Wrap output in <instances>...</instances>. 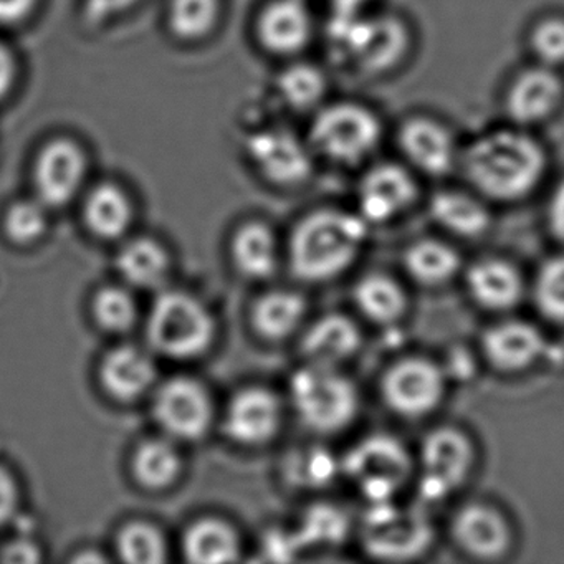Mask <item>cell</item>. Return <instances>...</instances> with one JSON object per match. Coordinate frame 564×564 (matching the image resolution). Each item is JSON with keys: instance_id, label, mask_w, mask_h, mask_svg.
Listing matches in <instances>:
<instances>
[{"instance_id": "obj_47", "label": "cell", "mask_w": 564, "mask_h": 564, "mask_svg": "<svg viewBox=\"0 0 564 564\" xmlns=\"http://www.w3.org/2000/svg\"><path fill=\"white\" fill-rule=\"evenodd\" d=\"M77 561H85V563H90V561H95V563H98V561H104V557L100 556V554H82V556L77 557Z\"/></svg>"}, {"instance_id": "obj_27", "label": "cell", "mask_w": 564, "mask_h": 564, "mask_svg": "<svg viewBox=\"0 0 564 564\" xmlns=\"http://www.w3.org/2000/svg\"><path fill=\"white\" fill-rule=\"evenodd\" d=\"M467 286L478 305L494 312L513 308L523 295L520 273L510 263L498 259L475 263L468 270Z\"/></svg>"}, {"instance_id": "obj_44", "label": "cell", "mask_w": 564, "mask_h": 564, "mask_svg": "<svg viewBox=\"0 0 564 564\" xmlns=\"http://www.w3.org/2000/svg\"><path fill=\"white\" fill-rule=\"evenodd\" d=\"M19 487L14 477L6 468L0 467V527L9 523L18 513Z\"/></svg>"}, {"instance_id": "obj_18", "label": "cell", "mask_w": 564, "mask_h": 564, "mask_svg": "<svg viewBox=\"0 0 564 564\" xmlns=\"http://www.w3.org/2000/svg\"><path fill=\"white\" fill-rule=\"evenodd\" d=\"M282 424V405L275 394L262 388L240 391L230 401L226 414V432L242 445L267 444Z\"/></svg>"}, {"instance_id": "obj_13", "label": "cell", "mask_w": 564, "mask_h": 564, "mask_svg": "<svg viewBox=\"0 0 564 564\" xmlns=\"http://www.w3.org/2000/svg\"><path fill=\"white\" fill-rule=\"evenodd\" d=\"M346 470L372 503L389 501L408 480L411 458L395 438H366L346 458Z\"/></svg>"}, {"instance_id": "obj_23", "label": "cell", "mask_w": 564, "mask_h": 564, "mask_svg": "<svg viewBox=\"0 0 564 564\" xmlns=\"http://www.w3.org/2000/svg\"><path fill=\"white\" fill-rule=\"evenodd\" d=\"M429 214L442 229L465 239L484 236L491 224L487 200L468 186L444 187L432 194Z\"/></svg>"}, {"instance_id": "obj_22", "label": "cell", "mask_w": 564, "mask_h": 564, "mask_svg": "<svg viewBox=\"0 0 564 564\" xmlns=\"http://www.w3.org/2000/svg\"><path fill=\"white\" fill-rule=\"evenodd\" d=\"M455 541L465 553L495 560L510 546V528L498 511L485 505H468L454 520Z\"/></svg>"}, {"instance_id": "obj_37", "label": "cell", "mask_w": 564, "mask_h": 564, "mask_svg": "<svg viewBox=\"0 0 564 564\" xmlns=\"http://www.w3.org/2000/svg\"><path fill=\"white\" fill-rule=\"evenodd\" d=\"M117 547L121 560L130 564H161L167 554L161 531L143 521L124 527L118 534Z\"/></svg>"}, {"instance_id": "obj_39", "label": "cell", "mask_w": 564, "mask_h": 564, "mask_svg": "<svg viewBox=\"0 0 564 564\" xmlns=\"http://www.w3.org/2000/svg\"><path fill=\"white\" fill-rule=\"evenodd\" d=\"M534 300L547 319L564 323V256L541 267L534 283Z\"/></svg>"}, {"instance_id": "obj_11", "label": "cell", "mask_w": 564, "mask_h": 564, "mask_svg": "<svg viewBox=\"0 0 564 564\" xmlns=\"http://www.w3.org/2000/svg\"><path fill=\"white\" fill-rule=\"evenodd\" d=\"M421 177L401 160L376 158L359 177L358 214L366 224H386L404 216L417 203Z\"/></svg>"}, {"instance_id": "obj_5", "label": "cell", "mask_w": 564, "mask_h": 564, "mask_svg": "<svg viewBox=\"0 0 564 564\" xmlns=\"http://www.w3.org/2000/svg\"><path fill=\"white\" fill-rule=\"evenodd\" d=\"M464 141L452 121L425 110L409 111L389 131L395 158L421 180H445L457 174Z\"/></svg>"}, {"instance_id": "obj_32", "label": "cell", "mask_w": 564, "mask_h": 564, "mask_svg": "<svg viewBox=\"0 0 564 564\" xmlns=\"http://www.w3.org/2000/svg\"><path fill=\"white\" fill-rule=\"evenodd\" d=\"M305 316V302L293 292H270L253 306L252 322L260 336L267 339L289 338L299 329Z\"/></svg>"}, {"instance_id": "obj_33", "label": "cell", "mask_w": 564, "mask_h": 564, "mask_svg": "<svg viewBox=\"0 0 564 564\" xmlns=\"http://www.w3.org/2000/svg\"><path fill=\"white\" fill-rule=\"evenodd\" d=\"M404 267L411 279L421 285L438 286L454 279L460 259L447 243L425 239L409 247Z\"/></svg>"}, {"instance_id": "obj_21", "label": "cell", "mask_w": 564, "mask_h": 564, "mask_svg": "<svg viewBox=\"0 0 564 564\" xmlns=\"http://www.w3.org/2000/svg\"><path fill=\"white\" fill-rule=\"evenodd\" d=\"M84 220L94 236L105 240L123 237L134 219L130 193L118 181L105 180L88 184L82 194Z\"/></svg>"}, {"instance_id": "obj_17", "label": "cell", "mask_w": 564, "mask_h": 564, "mask_svg": "<svg viewBox=\"0 0 564 564\" xmlns=\"http://www.w3.org/2000/svg\"><path fill=\"white\" fill-rule=\"evenodd\" d=\"M366 546L378 557L404 560L422 553L431 541V527L417 510H402L389 501L375 503L366 520Z\"/></svg>"}, {"instance_id": "obj_24", "label": "cell", "mask_w": 564, "mask_h": 564, "mask_svg": "<svg viewBox=\"0 0 564 564\" xmlns=\"http://www.w3.org/2000/svg\"><path fill=\"white\" fill-rule=\"evenodd\" d=\"M156 379V368L147 352L134 346L111 349L100 366L105 391L118 401L131 402L143 398Z\"/></svg>"}, {"instance_id": "obj_30", "label": "cell", "mask_w": 564, "mask_h": 564, "mask_svg": "<svg viewBox=\"0 0 564 564\" xmlns=\"http://www.w3.org/2000/svg\"><path fill=\"white\" fill-rule=\"evenodd\" d=\"M118 270L123 279L138 289H156L163 285L170 273V257L156 240H131L121 249L117 260Z\"/></svg>"}, {"instance_id": "obj_3", "label": "cell", "mask_w": 564, "mask_h": 564, "mask_svg": "<svg viewBox=\"0 0 564 564\" xmlns=\"http://www.w3.org/2000/svg\"><path fill=\"white\" fill-rule=\"evenodd\" d=\"M348 15L343 54L356 75L388 80L408 67L417 51V31L408 15L379 6Z\"/></svg>"}, {"instance_id": "obj_41", "label": "cell", "mask_w": 564, "mask_h": 564, "mask_svg": "<svg viewBox=\"0 0 564 564\" xmlns=\"http://www.w3.org/2000/svg\"><path fill=\"white\" fill-rule=\"evenodd\" d=\"M21 57H19L14 45L0 35V107L14 97L19 85H21Z\"/></svg>"}, {"instance_id": "obj_26", "label": "cell", "mask_w": 564, "mask_h": 564, "mask_svg": "<svg viewBox=\"0 0 564 564\" xmlns=\"http://www.w3.org/2000/svg\"><path fill=\"white\" fill-rule=\"evenodd\" d=\"M361 345V335L351 319L341 315L323 316L303 336L302 351L310 365L338 368Z\"/></svg>"}, {"instance_id": "obj_16", "label": "cell", "mask_w": 564, "mask_h": 564, "mask_svg": "<svg viewBox=\"0 0 564 564\" xmlns=\"http://www.w3.org/2000/svg\"><path fill=\"white\" fill-rule=\"evenodd\" d=\"M445 376L427 359L399 361L382 379V395L389 408L402 417L429 414L444 398Z\"/></svg>"}, {"instance_id": "obj_46", "label": "cell", "mask_w": 564, "mask_h": 564, "mask_svg": "<svg viewBox=\"0 0 564 564\" xmlns=\"http://www.w3.org/2000/svg\"><path fill=\"white\" fill-rule=\"evenodd\" d=\"M379 0H335L336 8L345 14H355V12L366 11L375 8Z\"/></svg>"}, {"instance_id": "obj_31", "label": "cell", "mask_w": 564, "mask_h": 564, "mask_svg": "<svg viewBox=\"0 0 564 564\" xmlns=\"http://www.w3.org/2000/svg\"><path fill=\"white\" fill-rule=\"evenodd\" d=\"M527 61L564 72V11L547 9L530 19L523 32Z\"/></svg>"}, {"instance_id": "obj_2", "label": "cell", "mask_w": 564, "mask_h": 564, "mask_svg": "<svg viewBox=\"0 0 564 564\" xmlns=\"http://www.w3.org/2000/svg\"><path fill=\"white\" fill-rule=\"evenodd\" d=\"M382 111L362 98H329L308 117L305 137L316 161L338 170H359L381 156L389 143Z\"/></svg>"}, {"instance_id": "obj_29", "label": "cell", "mask_w": 564, "mask_h": 564, "mask_svg": "<svg viewBox=\"0 0 564 564\" xmlns=\"http://www.w3.org/2000/svg\"><path fill=\"white\" fill-rule=\"evenodd\" d=\"M184 553L191 563H234L239 560V536L226 521L206 518L194 523L184 534Z\"/></svg>"}, {"instance_id": "obj_45", "label": "cell", "mask_w": 564, "mask_h": 564, "mask_svg": "<svg viewBox=\"0 0 564 564\" xmlns=\"http://www.w3.org/2000/svg\"><path fill=\"white\" fill-rule=\"evenodd\" d=\"M41 560V550L29 541H14L2 551V561L6 563L32 564Z\"/></svg>"}, {"instance_id": "obj_7", "label": "cell", "mask_w": 564, "mask_h": 564, "mask_svg": "<svg viewBox=\"0 0 564 564\" xmlns=\"http://www.w3.org/2000/svg\"><path fill=\"white\" fill-rule=\"evenodd\" d=\"M90 174L91 153L87 144L70 133L52 134L32 156V196L51 210L62 209L87 191Z\"/></svg>"}, {"instance_id": "obj_20", "label": "cell", "mask_w": 564, "mask_h": 564, "mask_svg": "<svg viewBox=\"0 0 564 564\" xmlns=\"http://www.w3.org/2000/svg\"><path fill=\"white\" fill-rule=\"evenodd\" d=\"M481 348L495 368L517 372L538 361L546 349V341L540 329L530 323L511 319L488 328L481 339Z\"/></svg>"}, {"instance_id": "obj_8", "label": "cell", "mask_w": 564, "mask_h": 564, "mask_svg": "<svg viewBox=\"0 0 564 564\" xmlns=\"http://www.w3.org/2000/svg\"><path fill=\"white\" fill-rule=\"evenodd\" d=\"M214 336L216 323L209 310L187 293H164L151 310L148 339L161 355L196 358L210 348Z\"/></svg>"}, {"instance_id": "obj_28", "label": "cell", "mask_w": 564, "mask_h": 564, "mask_svg": "<svg viewBox=\"0 0 564 564\" xmlns=\"http://www.w3.org/2000/svg\"><path fill=\"white\" fill-rule=\"evenodd\" d=\"M232 259L247 279L263 280L273 275L279 263L275 234L262 223L243 224L234 236Z\"/></svg>"}, {"instance_id": "obj_1", "label": "cell", "mask_w": 564, "mask_h": 564, "mask_svg": "<svg viewBox=\"0 0 564 564\" xmlns=\"http://www.w3.org/2000/svg\"><path fill=\"white\" fill-rule=\"evenodd\" d=\"M551 166L543 134L500 120L465 138L457 174L487 203L513 204L536 193Z\"/></svg>"}, {"instance_id": "obj_43", "label": "cell", "mask_w": 564, "mask_h": 564, "mask_svg": "<svg viewBox=\"0 0 564 564\" xmlns=\"http://www.w3.org/2000/svg\"><path fill=\"white\" fill-rule=\"evenodd\" d=\"M546 220L551 234L564 243V176L551 187L546 203Z\"/></svg>"}, {"instance_id": "obj_15", "label": "cell", "mask_w": 564, "mask_h": 564, "mask_svg": "<svg viewBox=\"0 0 564 564\" xmlns=\"http://www.w3.org/2000/svg\"><path fill=\"white\" fill-rule=\"evenodd\" d=\"M153 412L161 429L180 441L204 437L213 422L209 394L191 378L164 382L154 395Z\"/></svg>"}, {"instance_id": "obj_25", "label": "cell", "mask_w": 564, "mask_h": 564, "mask_svg": "<svg viewBox=\"0 0 564 564\" xmlns=\"http://www.w3.org/2000/svg\"><path fill=\"white\" fill-rule=\"evenodd\" d=\"M226 18V0H166L164 29L177 44L194 47L210 41Z\"/></svg>"}, {"instance_id": "obj_12", "label": "cell", "mask_w": 564, "mask_h": 564, "mask_svg": "<svg viewBox=\"0 0 564 564\" xmlns=\"http://www.w3.org/2000/svg\"><path fill=\"white\" fill-rule=\"evenodd\" d=\"M252 37L260 52L290 62L305 57L316 37V21L305 0H265L257 9Z\"/></svg>"}, {"instance_id": "obj_6", "label": "cell", "mask_w": 564, "mask_h": 564, "mask_svg": "<svg viewBox=\"0 0 564 564\" xmlns=\"http://www.w3.org/2000/svg\"><path fill=\"white\" fill-rule=\"evenodd\" d=\"M501 120L543 133L564 113V72L527 61L508 74L498 97Z\"/></svg>"}, {"instance_id": "obj_38", "label": "cell", "mask_w": 564, "mask_h": 564, "mask_svg": "<svg viewBox=\"0 0 564 564\" xmlns=\"http://www.w3.org/2000/svg\"><path fill=\"white\" fill-rule=\"evenodd\" d=\"M94 316L107 332L124 333L137 323V302L127 290L105 289L95 296Z\"/></svg>"}, {"instance_id": "obj_19", "label": "cell", "mask_w": 564, "mask_h": 564, "mask_svg": "<svg viewBox=\"0 0 564 564\" xmlns=\"http://www.w3.org/2000/svg\"><path fill=\"white\" fill-rule=\"evenodd\" d=\"M273 91L289 113L312 117L332 98V78L322 65L300 57L283 64Z\"/></svg>"}, {"instance_id": "obj_34", "label": "cell", "mask_w": 564, "mask_h": 564, "mask_svg": "<svg viewBox=\"0 0 564 564\" xmlns=\"http://www.w3.org/2000/svg\"><path fill=\"white\" fill-rule=\"evenodd\" d=\"M183 460L180 452L164 438L143 442L133 457V474L148 490H164L180 478Z\"/></svg>"}, {"instance_id": "obj_9", "label": "cell", "mask_w": 564, "mask_h": 564, "mask_svg": "<svg viewBox=\"0 0 564 564\" xmlns=\"http://www.w3.org/2000/svg\"><path fill=\"white\" fill-rule=\"evenodd\" d=\"M292 402L303 424L333 434L351 424L358 411V392L338 368L308 362L293 376Z\"/></svg>"}, {"instance_id": "obj_36", "label": "cell", "mask_w": 564, "mask_h": 564, "mask_svg": "<svg viewBox=\"0 0 564 564\" xmlns=\"http://www.w3.org/2000/svg\"><path fill=\"white\" fill-rule=\"evenodd\" d=\"M48 210L35 196L14 200L4 213L6 236L19 246L37 242L47 232Z\"/></svg>"}, {"instance_id": "obj_14", "label": "cell", "mask_w": 564, "mask_h": 564, "mask_svg": "<svg viewBox=\"0 0 564 564\" xmlns=\"http://www.w3.org/2000/svg\"><path fill=\"white\" fill-rule=\"evenodd\" d=\"M474 448L455 429H437L425 437L421 451V491L429 500H441L460 487L470 474Z\"/></svg>"}, {"instance_id": "obj_35", "label": "cell", "mask_w": 564, "mask_h": 564, "mask_svg": "<svg viewBox=\"0 0 564 564\" xmlns=\"http://www.w3.org/2000/svg\"><path fill=\"white\" fill-rule=\"evenodd\" d=\"M355 302L366 318L379 325L398 322L408 305L401 286L381 273H372L359 280L355 289Z\"/></svg>"}, {"instance_id": "obj_4", "label": "cell", "mask_w": 564, "mask_h": 564, "mask_svg": "<svg viewBox=\"0 0 564 564\" xmlns=\"http://www.w3.org/2000/svg\"><path fill=\"white\" fill-rule=\"evenodd\" d=\"M368 224L358 213L319 209L300 220L290 240V265L299 279L325 282L345 272L366 240Z\"/></svg>"}, {"instance_id": "obj_40", "label": "cell", "mask_w": 564, "mask_h": 564, "mask_svg": "<svg viewBox=\"0 0 564 564\" xmlns=\"http://www.w3.org/2000/svg\"><path fill=\"white\" fill-rule=\"evenodd\" d=\"M144 0H80L82 21L91 29H104L137 11Z\"/></svg>"}, {"instance_id": "obj_42", "label": "cell", "mask_w": 564, "mask_h": 564, "mask_svg": "<svg viewBox=\"0 0 564 564\" xmlns=\"http://www.w3.org/2000/svg\"><path fill=\"white\" fill-rule=\"evenodd\" d=\"M42 0H0V31L29 24L41 9Z\"/></svg>"}, {"instance_id": "obj_10", "label": "cell", "mask_w": 564, "mask_h": 564, "mask_svg": "<svg viewBox=\"0 0 564 564\" xmlns=\"http://www.w3.org/2000/svg\"><path fill=\"white\" fill-rule=\"evenodd\" d=\"M246 156L263 181L286 189L308 183L318 166L305 133L283 124L252 131L246 140Z\"/></svg>"}]
</instances>
